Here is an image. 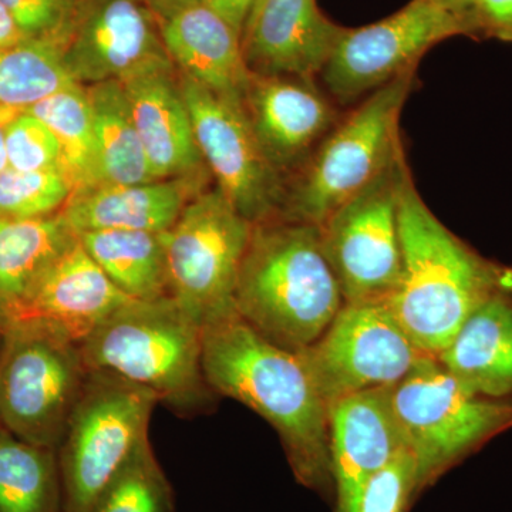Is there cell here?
<instances>
[{"label":"cell","instance_id":"obj_1","mask_svg":"<svg viewBox=\"0 0 512 512\" xmlns=\"http://www.w3.org/2000/svg\"><path fill=\"white\" fill-rule=\"evenodd\" d=\"M202 372L212 392L274 427L299 484L332 498L329 409L298 353L269 342L234 312L202 326Z\"/></svg>","mask_w":512,"mask_h":512},{"label":"cell","instance_id":"obj_2","mask_svg":"<svg viewBox=\"0 0 512 512\" xmlns=\"http://www.w3.org/2000/svg\"><path fill=\"white\" fill-rule=\"evenodd\" d=\"M234 303L242 320L289 352L316 342L345 305L318 225L281 217L252 225Z\"/></svg>","mask_w":512,"mask_h":512},{"label":"cell","instance_id":"obj_3","mask_svg":"<svg viewBox=\"0 0 512 512\" xmlns=\"http://www.w3.org/2000/svg\"><path fill=\"white\" fill-rule=\"evenodd\" d=\"M399 228L402 279L387 305L420 352L437 357L471 313L510 281L441 224L410 173L400 194Z\"/></svg>","mask_w":512,"mask_h":512},{"label":"cell","instance_id":"obj_4","mask_svg":"<svg viewBox=\"0 0 512 512\" xmlns=\"http://www.w3.org/2000/svg\"><path fill=\"white\" fill-rule=\"evenodd\" d=\"M80 348L89 370L140 384L180 414L200 413L215 397L202 372V326L173 296L127 302Z\"/></svg>","mask_w":512,"mask_h":512},{"label":"cell","instance_id":"obj_5","mask_svg":"<svg viewBox=\"0 0 512 512\" xmlns=\"http://www.w3.org/2000/svg\"><path fill=\"white\" fill-rule=\"evenodd\" d=\"M416 72L355 104L320 141L311 157L286 178L278 217L322 225L404 156L400 117Z\"/></svg>","mask_w":512,"mask_h":512},{"label":"cell","instance_id":"obj_6","mask_svg":"<svg viewBox=\"0 0 512 512\" xmlns=\"http://www.w3.org/2000/svg\"><path fill=\"white\" fill-rule=\"evenodd\" d=\"M80 343L45 322L0 325V423L36 446L56 450L89 376Z\"/></svg>","mask_w":512,"mask_h":512},{"label":"cell","instance_id":"obj_7","mask_svg":"<svg viewBox=\"0 0 512 512\" xmlns=\"http://www.w3.org/2000/svg\"><path fill=\"white\" fill-rule=\"evenodd\" d=\"M158 397L103 370H90L57 448L62 512H92L107 484L148 441Z\"/></svg>","mask_w":512,"mask_h":512},{"label":"cell","instance_id":"obj_8","mask_svg":"<svg viewBox=\"0 0 512 512\" xmlns=\"http://www.w3.org/2000/svg\"><path fill=\"white\" fill-rule=\"evenodd\" d=\"M390 402L416 460L417 497L454 464L512 424V404L473 392L426 356L392 387Z\"/></svg>","mask_w":512,"mask_h":512},{"label":"cell","instance_id":"obj_9","mask_svg":"<svg viewBox=\"0 0 512 512\" xmlns=\"http://www.w3.org/2000/svg\"><path fill=\"white\" fill-rule=\"evenodd\" d=\"M252 225L215 188L195 195L164 232L170 295L201 326L237 312L235 286Z\"/></svg>","mask_w":512,"mask_h":512},{"label":"cell","instance_id":"obj_10","mask_svg":"<svg viewBox=\"0 0 512 512\" xmlns=\"http://www.w3.org/2000/svg\"><path fill=\"white\" fill-rule=\"evenodd\" d=\"M476 37L466 16L444 0H412L373 25L345 29L320 73L326 94L350 106L403 74L416 72L421 57L443 40Z\"/></svg>","mask_w":512,"mask_h":512},{"label":"cell","instance_id":"obj_11","mask_svg":"<svg viewBox=\"0 0 512 512\" xmlns=\"http://www.w3.org/2000/svg\"><path fill=\"white\" fill-rule=\"evenodd\" d=\"M409 173L404 157L319 225L345 303H387L399 288V205Z\"/></svg>","mask_w":512,"mask_h":512},{"label":"cell","instance_id":"obj_12","mask_svg":"<svg viewBox=\"0 0 512 512\" xmlns=\"http://www.w3.org/2000/svg\"><path fill=\"white\" fill-rule=\"evenodd\" d=\"M298 356L330 409L353 394L396 386L427 355L387 303H345L322 336Z\"/></svg>","mask_w":512,"mask_h":512},{"label":"cell","instance_id":"obj_13","mask_svg":"<svg viewBox=\"0 0 512 512\" xmlns=\"http://www.w3.org/2000/svg\"><path fill=\"white\" fill-rule=\"evenodd\" d=\"M195 140L217 188L251 224L278 217L285 178L256 141L244 106L178 73Z\"/></svg>","mask_w":512,"mask_h":512},{"label":"cell","instance_id":"obj_14","mask_svg":"<svg viewBox=\"0 0 512 512\" xmlns=\"http://www.w3.org/2000/svg\"><path fill=\"white\" fill-rule=\"evenodd\" d=\"M62 53L70 77L84 87L175 69L160 20L140 0H77Z\"/></svg>","mask_w":512,"mask_h":512},{"label":"cell","instance_id":"obj_15","mask_svg":"<svg viewBox=\"0 0 512 512\" xmlns=\"http://www.w3.org/2000/svg\"><path fill=\"white\" fill-rule=\"evenodd\" d=\"M242 106L265 157L284 178L302 167L340 120L335 101L315 80L298 77L252 74Z\"/></svg>","mask_w":512,"mask_h":512},{"label":"cell","instance_id":"obj_16","mask_svg":"<svg viewBox=\"0 0 512 512\" xmlns=\"http://www.w3.org/2000/svg\"><path fill=\"white\" fill-rule=\"evenodd\" d=\"M390 392L366 390L329 409L333 512H357L372 477L406 447Z\"/></svg>","mask_w":512,"mask_h":512},{"label":"cell","instance_id":"obj_17","mask_svg":"<svg viewBox=\"0 0 512 512\" xmlns=\"http://www.w3.org/2000/svg\"><path fill=\"white\" fill-rule=\"evenodd\" d=\"M343 30L316 0H259L242 32V56L254 76L315 80Z\"/></svg>","mask_w":512,"mask_h":512},{"label":"cell","instance_id":"obj_18","mask_svg":"<svg viewBox=\"0 0 512 512\" xmlns=\"http://www.w3.org/2000/svg\"><path fill=\"white\" fill-rule=\"evenodd\" d=\"M130 301L134 299L110 281L77 241L46 269L15 312L2 323L40 320L82 343L104 319Z\"/></svg>","mask_w":512,"mask_h":512},{"label":"cell","instance_id":"obj_19","mask_svg":"<svg viewBox=\"0 0 512 512\" xmlns=\"http://www.w3.org/2000/svg\"><path fill=\"white\" fill-rule=\"evenodd\" d=\"M175 69L156 70L123 82L138 136L157 180H204L190 111Z\"/></svg>","mask_w":512,"mask_h":512},{"label":"cell","instance_id":"obj_20","mask_svg":"<svg viewBox=\"0 0 512 512\" xmlns=\"http://www.w3.org/2000/svg\"><path fill=\"white\" fill-rule=\"evenodd\" d=\"M161 36L175 69L211 92L242 103L252 74L241 36L204 2L161 20Z\"/></svg>","mask_w":512,"mask_h":512},{"label":"cell","instance_id":"obj_21","mask_svg":"<svg viewBox=\"0 0 512 512\" xmlns=\"http://www.w3.org/2000/svg\"><path fill=\"white\" fill-rule=\"evenodd\" d=\"M201 191L200 181L156 180L143 184H99L74 191L60 211L77 235L90 231H168Z\"/></svg>","mask_w":512,"mask_h":512},{"label":"cell","instance_id":"obj_22","mask_svg":"<svg viewBox=\"0 0 512 512\" xmlns=\"http://www.w3.org/2000/svg\"><path fill=\"white\" fill-rule=\"evenodd\" d=\"M436 359L473 392L494 399L511 394V303L501 293L485 301Z\"/></svg>","mask_w":512,"mask_h":512},{"label":"cell","instance_id":"obj_23","mask_svg":"<svg viewBox=\"0 0 512 512\" xmlns=\"http://www.w3.org/2000/svg\"><path fill=\"white\" fill-rule=\"evenodd\" d=\"M77 241L79 235L62 212L29 220H0V323Z\"/></svg>","mask_w":512,"mask_h":512},{"label":"cell","instance_id":"obj_24","mask_svg":"<svg viewBox=\"0 0 512 512\" xmlns=\"http://www.w3.org/2000/svg\"><path fill=\"white\" fill-rule=\"evenodd\" d=\"M164 232L90 231L80 244L117 288L134 301H157L170 295Z\"/></svg>","mask_w":512,"mask_h":512},{"label":"cell","instance_id":"obj_25","mask_svg":"<svg viewBox=\"0 0 512 512\" xmlns=\"http://www.w3.org/2000/svg\"><path fill=\"white\" fill-rule=\"evenodd\" d=\"M93 116L99 184H143L156 181L133 114L117 80L86 87ZM97 184V185H99Z\"/></svg>","mask_w":512,"mask_h":512},{"label":"cell","instance_id":"obj_26","mask_svg":"<svg viewBox=\"0 0 512 512\" xmlns=\"http://www.w3.org/2000/svg\"><path fill=\"white\" fill-rule=\"evenodd\" d=\"M0 512H62L59 457L0 429Z\"/></svg>","mask_w":512,"mask_h":512},{"label":"cell","instance_id":"obj_27","mask_svg":"<svg viewBox=\"0 0 512 512\" xmlns=\"http://www.w3.org/2000/svg\"><path fill=\"white\" fill-rule=\"evenodd\" d=\"M26 111L55 134L73 192L99 184L93 116L86 87L77 83L64 87Z\"/></svg>","mask_w":512,"mask_h":512},{"label":"cell","instance_id":"obj_28","mask_svg":"<svg viewBox=\"0 0 512 512\" xmlns=\"http://www.w3.org/2000/svg\"><path fill=\"white\" fill-rule=\"evenodd\" d=\"M74 83L56 40L25 39L0 50V109L26 110Z\"/></svg>","mask_w":512,"mask_h":512},{"label":"cell","instance_id":"obj_29","mask_svg":"<svg viewBox=\"0 0 512 512\" xmlns=\"http://www.w3.org/2000/svg\"><path fill=\"white\" fill-rule=\"evenodd\" d=\"M92 512H177L173 485L158 463L150 440L107 484Z\"/></svg>","mask_w":512,"mask_h":512},{"label":"cell","instance_id":"obj_30","mask_svg":"<svg viewBox=\"0 0 512 512\" xmlns=\"http://www.w3.org/2000/svg\"><path fill=\"white\" fill-rule=\"evenodd\" d=\"M72 181L62 171L0 173V220H29L63 210L73 194Z\"/></svg>","mask_w":512,"mask_h":512},{"label":"cell","instance_id":"obj_31","mask_svg":"<svg viewBox=\"0 0 512 512\" xmlns=\"http://www.w3.org/2000/svg\"><path fill=\"white\" fill-rule=\"evenodd\" d=\"M5 140L10 168L64 173L62 148L55 134L28 111H19L6 124Z\"/></svg>","mask_w":512,"mask_h":512},{"label":"cell","instance_id":"obj_32","mask_svg":"<svg viewBox=\"0 0 512 512\" xmlns=\"http://www.w3.org/2000/svg\"><path fill=\"white\" fill-rule=\"evenodd\" d=\"M416 498V460L404 447L366 485L357 512H407Z\"/></svg>","mask_w":512,"mask_h":512},{"label":"cell","instance_id":"obj_33","mask_svg":"<svg viewBox=\"0 0 512 512\" xmlns=\"http://www.w3.org/2000/svg\"><path fill=\"white\" fill-rule=\"evenodd\" d=\"M29 39L56 40L62 45L77 0H0Z\"/></svg>","mask_w":512,"mask_h":512},{"label":"cell","instance_id":"obj_34","mask_svg":"<svg viewBox=\"0 0 512 512\" xmlns=\"http://www.w3.org/2000/svg\"><path fill=\"white\" fill-rule=\"evenodd\" d=\"M470 18L476 37L512 43V0H477Z\"/></svg>","mask_w":512,"mask_h":512},{"label":"cell","instance_id":"obj_35","mask_svg":"<svg viewBox=\"0 0 512 512\" xmlns=\"http://www.w3.org/2000/svg\"><path fill=\"white\" fill-rule=\"evenodd\" d=\"M202 2L210 6L239 36H242L249 16L254 12L259 0H202Z\"/></svg>","mask_w":512,"mask_h":512},{"label":"cell","instance_id":"obj_36","mask_svg":"<svg viewBox=\"0 0 512 512\" xmlns=\"http://www.w3.org/2000/svg\"><path fill=\"white\" fill-rule=\"evenodd\" d=\"M25 39H29V37L23 35L9 10L0 2V50L16 45Z\"/></svg>","mask_w":512,"mask_h":512},{"label":"cell","instance_id":"obj_37","mask_svg":"<svg viewBox=\"0 0 512 512\" xmlns=\"http://www.w3.org/2000/svg\"><path fill=\"white\" fill-rule=\"evenodd\" d=\"M141 3L147 6L157 19L165 20L171 18L175 13L180 12L194 3L201 2V0H140Z\"/></svg>","mask_w":512,"mask_h":512},{"label":"cell","instance_id":"obj_38","mask_svg":"<svg viewBox=\"0 0 512 512\" xmlns=\"http://www.w3.org/2000/svg\"><path fill=\"white\" fill-rule=\"evenodd\" d=\"M19 111L22 110L0 109V173L9 167L5 140L6 124H8Z\"/></svg>","mask_w":512,"mask_h":512},{"label":"cell","instance_id":"obj_39","mask_svg":"<svg viewBox=\"0 0 512 512\" xmlns=\"http://www.w3.org/2000/svg\"><path fill=\"white\" fill-rule=\"evenodd\" d=\"M444 2H446L451 9L460 13V15L466 16V18L471 22V10L476 6L477 0H444ZM471 25H473V23H471Z\"/></svg>","mask_w":512,"mask_h":512},{"label":"cell","instance_id":"obj_40","mask_svg":"<svg viewBox=\"0 0 512 512\" xmlns=\"http://www.w3.org/2000/svg\"><path fill=\"white\" fill-rule=\"evenodd\" d=\"M0 429H2V423H0Z\"/></svg>","mask_w":512,"mask_h":512}]
</instances>
